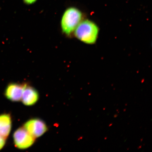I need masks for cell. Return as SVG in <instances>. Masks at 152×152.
<instances>
[{
    "mask_svg": "<svg viewBox=\"0 0 152 152\" xmlns=\"http://www.w3.org/2000/svg\"><path fill=\"white\" fill-rule=\"evenodd\" d=\"M26 84L11 83L6 88L5 95L8 99L17 102L21 100L23 93Z\"/></svg>",
    "mask_w": 152,
    "mask_h": 152,
    "instance_id": "5",
    "label": "cell"
},
{
    "mask_svg": "<svg viewBox=\"0 0 152 152\" xmlns=\"http://www.w3.org/2000/svg\"><path fill=\"white\" fill-rule=\"evenodd\" d=\"M11 118L9 114L0 115V136L6 139L10 133L11 128Z\"/></svg>",
    "mask_w": 152,
    "mask_h": 152,
    "instance_id": "7",
    "label": "cell"
},
{
    "mask_svg": "<svg viewBox=\"0 0 152 152\" xmlns=\"http://www.w3.org/2000/svg\"><path fill=\"white\" fill-rule=\"evenodd\" d=\"M82 18V13L78 9L70 7L66 9L61 21L63 33L68 36L71 35L81 22Z\"/></svg>",
    "mask_w": 152,
    "mask_h": 152,
    "instance_id": "2",
    "label": "cell"
},
{
    "mask_svg": "<svg viewBox=\"0 0 152 152\" xmlns=\"http://www.w3.org/2000/svg\"><path fill=\"white\" fill-rule=\"evenodd\" d=\"M37 0H23L24 2L28 4H33Z\"/></svg>",
    "mask_w": 152,
    "mask_h": 152,
    "instance_id": "9",
    "label": "cell"
},
{
    "mask_svg": "<svg viewBox=\"0 0 152 152\" xmlns=\"http://www.w3.org/2000/svg\"><path fill=\"white\" fill-rule=\"evenodd\" d=\"M24 128L35 138L42 136L48 130L44 121L37 118L31 119L27 121L25 124Z\"/></svg>",
    "mask_w": 152,
    "mask_h": 152,
    "instance_id": "4",
    "label": "cell"
},
{
    "mask_svg": "<svg viewBox=\"0 0 152 152\" xmlns=\"http://www.w3.org/2000/svg\"><path fill=\"white\" fill-rule=\"evenodd\" d=\"M99 28L92 21L86 20L81 21L75 31V37L83 42L93 44L97 39Z\"/></svg>",
    "mask_w": 152,
    "mask_h": 152,
    "instance_id": "1",
    "label": "cell"
},
{
    "mask_svg": "<svg viewBox=\"0 0 152 152\" xmlns=\"http://www.w3.org/2000/svg\"><path fill=\"white\" fill-rule=\"evenodd\" d=\"M15 146L20 149H25L31 147L35 141V138L24 128L17 129L13 135Z\"/></svg>",
    "mask_w": 152,
    "mask_h": 152,
    "instance_id": "3",
    "label": "cell"
},
{
    "mask_svg": "<svg viewBox=\"0 0 152 152\" xmlns=\"http://www.w3.org/2000/svg\"><path fill=\"white\" fill-rule=\"evenodd\" d=\"M6 139L0 136V150L2 149L5 144Z\"/></svg>",
    "mask_w": 152,
    "mask_h": 152,
    "instance_id": "8",
    "label": "cell"
},
{
    "mask_svg": "<svg viewBox=\"0 0 152 152\" xmlns=\"http://www.w3.org/2000/svg\"><path fill=\"white\" fill-rule=\"evenodd\" d=\"M39 99V94L34 87L26 84L23 93L21 100L23 103L26 106L35 104Z\"/></svg>",
    "mask_w": 152,
    "mask_h": 152,
    "instance_id": "6",
    "label": "cell"
}]
</instances>
